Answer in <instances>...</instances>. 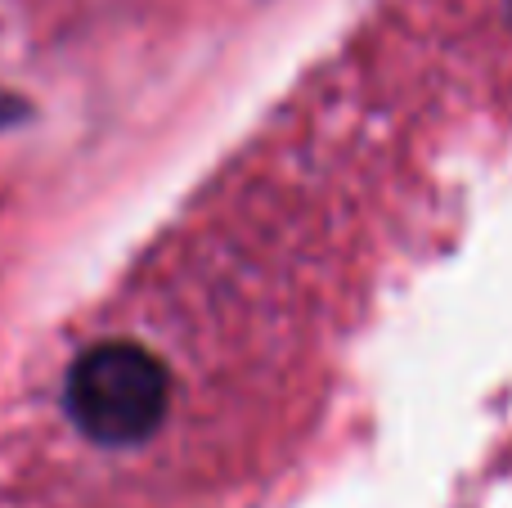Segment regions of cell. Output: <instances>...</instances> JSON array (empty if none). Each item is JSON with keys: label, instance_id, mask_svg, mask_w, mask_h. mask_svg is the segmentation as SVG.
Returning a JSON list of instances; mask_svg holds the SVG:
<instances>
[{"label": "cell", "instance_id": "cell-1", "mask_svg": "<svg viewBox=\"0 0 512 508\" xmlns=\"http://www.w3.org/2000/svg\"><path fill=\"white\" fill-rule=\"evenodd\" d=\"M68 414L99 446H135L167 419L171 383L153 351L135 342H99L72 365L63 387Z\"/></svg>", "mask_w": 512, "mask_h": 508}, {"label": "cell", "instance_id": "cell-2", "mask_svg": "<svg viewBox=\"0 0 512 508\" xmlns=\"http://www.w3.org/2000/svg\"><path fill=\"white\" fill-rule=\"evenodd\" d=\"M18 113V104H9V99H0V122H5V117H14Z\"/></svg>", "mask_w": 512, "mask_h": 508}]
</instances>
